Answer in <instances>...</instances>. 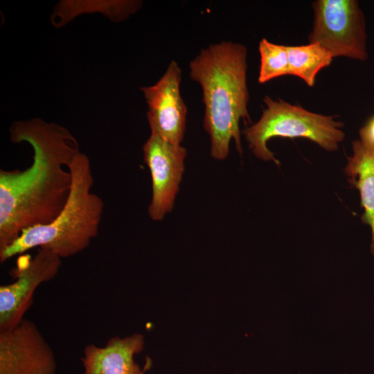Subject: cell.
<instances>
[{
  "label": "cell",
  "mask_w": 374,
  "mask_h": 374,
  "mask_svg": "<svg viewBox=\"0 0 374 374\" xmlns=\"http://www.w3.org/2000/svg\"><path fill=\"white\" fill-rule=\"evenodd\" d=\"M144 336L141 333L121 337H111L103 347L88 344L81 361L83 374H145L151 361L146 359L143 367L134 360V355L144 347Z\"/></svg>",
  "instance_id": "obj_10"
},
{
  "label": "cell",
  "mask_w": 374,
  "mask_h": 374,
  "mask_svg": "<svg viewBox=\"0 0 374 374\" xmlns=\"http://www.w3.org/2000/svg\"><path fill=\"white\" fill-rule=\"evenodd\" d=\"M53 351L36 324L24 319L0 330V374H55Z\"/></svg>",
  "instance_id": "obj_7"
},
{
  "label": "cell",
  "mask_w": 374,
  "mask_h": 374,
  "mask_svg": "<svg viewBox=\"0 0 374 374\" xmlns=\"http://www.w3.org/2000/svg\"><path fill=\"white\" fill-rule=\"evenodd\" d=\"M309 43H317L333 56L359 61L368 58L364 15L356 0H317Z\"/></svg>",
  "instance_id": "obj_5"
},
{
  "label": "cell",
  "mask_w": 374,
  "mask_h": 374,
  "mask_svg": "<svg viewBox=\"0 0 374 374\" xmlns=\"http://www.w3.org/2000/svg\"><path fill=\"white\" fill-rule=\"evenodd\" d=\"M14 143L33 150L32 164L23 170H0V253L21 233L51 222L69 198L72 175L69 166L79 145L66 127L39 118L15 122Z\"/></svg>",
  "instance_id": "obj_1"
},
{
  "label": "cell",
  "mask_w": 374,
  "mask_h": 374,
  "mask_svg": "<svg viewBox=\"0 0 374 374\" xmlns=\"http://www.w3.org/2000/svg\"><path fill=\"white\" fill-rule=\"evenodd\" d=\"M260 64L258 81L264 84L276 78L289 75L287 46L274 44L262 38L258 44Z\"/></svg>",
  "instance_id": "obj_13"
},
{
  "label": "cell",
  "mask_w": 374,
  "mask_h": 374,
  "mask_svg": "<svg viewBox=\"0 0 374 374\" xmlns=\"http://www.w3.org/2000/svg\"><path fill=\"white\" fill-rule=\"evenodd\" d=\"M359 133V140L374 148V115L360 128Z\"/></svg>",
  "instance_id": "obj_14"
},
{
  "label": "cell",
  "mask_w": 374,
  "mask_h": 374,
  "mask_svg": "<svg viewBox=\"0 0 374 374\" xmlns=\"http://www.w3.org/2000/svg\"><path fill=\"white\" fill-rule=\"evenodd\" d=\"M61 259L52 251L39 248L24 267H18L16 280L0 287V330L12 328L24 319L35 291L57 275Z\"/></svg>",
  "instance_id": "obj_8"
},
{
  "label": "cell",
  "mask_w": 374,
  "mask_h": 374,
  "mask_svg": "<svg viewBox=\"0 0 374 374\" xmlns=\"http://www.w3.org/2000/svg\"><path fill=\"white\" fill-rule=\"evenodd\" d=\"M69 168L73 182L62 210L49 224L24 231L0 253L1 263L35 247L49 249L61 258L73 256L87 249L98 235L104 202L91 191L94 179L90 160L79 152Z\"/></svg>",
  "instance_id": "obj_3"
},
{
  "label": "cell",
  "mask_w": 374,
  "mask_h": 374,
  "mask_svg": "<svg viewBox=\"0 0 374 374\" xmlns=\"http://www.w3.org/2000/svg\"><path fill=\"white\" fill-rule=\"evenodd\" d=\"M181 81V69L172 60L157 83L141 88L148 107L151 131L175 145H181L183 141L187 116V107L180 94Z\"/></svg>",
  "instance_id": "obj_9"
},
{
  "label": "cell",
  "mask_w": 374,
  "mask_h": 374,
  "mask_svg": "<svg viewBox=\"0 0 374 374\" xmlns=\"http://www.w3.org/2000/svg\"><path fill=\"white\" fill-rule=\"evenodd\" d=\"M263 101L265 108L260 119L242 131L249 148L260 159L280 164L267 146V141L274 137L308 139L327 151L337 150L344 139V123L337 121V116L312 112L268 96Z\"/></svg>",
  "instance_id": "obj_4"
},
{
  "label": "cell",
  "mask_w": 374,
  "mask_h": 374,
  "mask_svg": "<svg viewBox=\"0 0 374 374\" xmlns=\"http://www.w3.org/2000/svg\"><path fill=\"white\" fill-rule=\"evenodd\" d=\"M289 75L300 78L308 87H313L319 72L328 66L333 56L317 43L287 46Z\"/></svg>",
  "instance_id": "obj_12"
},
{
  "label": "cell",
  "mask_w": 374,
  "mask_h": 374,
  "mask_svg": "<svg viewBox=\"0 0 374 374\" xmlns=\"http://www.w3.org/2000/svg\"><path fill=\"white\" fill-rule=\"evenodd\" d=\"M247 55L244 45L222 42L202 49L189 64L191 79L202 89L203 125L215 159L227 157L232 139L238 153H242L240 121L251 122Z\"/></svg>",
  "instance_id": "obj_2"
},
{
  "label": "cell",
  "mask_w": 374,
  "mask_h": 374,
  "mask_svg": "<svg viewBox=\"0 0 374 374\" xmlns=\"http://www.w3.org/2000/svg\"><path fill=\"white\" fill-rule=\"evenodd\" d=\"M143 152L152 178V195L148 214L152 220L160 221L173 208L187 151L181 145L172 144L151 131Z\"/></svg>",
  "instance_id": "obj_6"
},
{
  "label": "cell",
  "mask_w": 374,
  "mask_h": 374,
  "mask_svg": "<svg viewBox=\"0 0 374 374\" xmlns=\"http://www.w3.org/2000/svg\"><path fill=\"white\" fill-rule=\"evenodd\" d=\"M352 149L345 172L348 183L359 190L364 209L361 220L371 229V251L374 256V148L359 139L353 142Z\"/></svg>",
  "instance_id": "obj_11"
}]
</instances>
